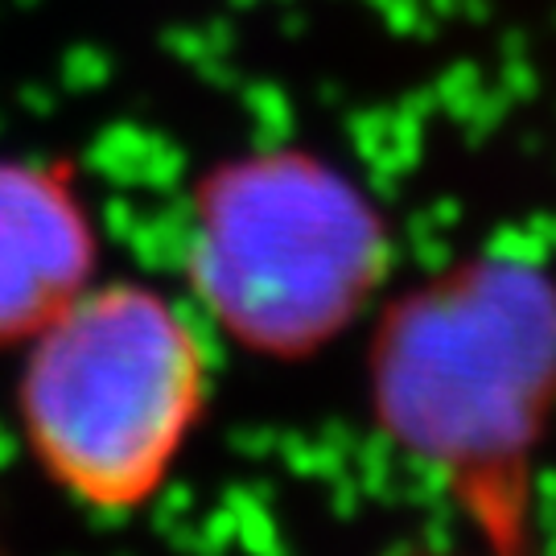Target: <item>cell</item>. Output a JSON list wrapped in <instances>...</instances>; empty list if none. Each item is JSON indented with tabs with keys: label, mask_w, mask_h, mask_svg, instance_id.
Listing matches in <instances>:
<instances>
[{
	"label": "cell",
	"mask_w": 556,
	"mask_h": 556,
	"mask_svg": "<svg viewBox=\"0 0 556 556\" xmlns=\"http://www.w3.org/2000/svg\"><path fill=\"white\" fill-rule=\"evenodd\" d=\"M383 268V219L321 161L256 157L206 199L202 293L223 326L256 351H318L363 309Z\"/></svg>",
	"instance_id": "obj_3"
},
{
	"label": "cell",
	"mask_w": 556,
	"mask_h": 556,
	"mask_svg": "<svg viewBox=\"0 0 556 556\" xmlns=\"http://www.w3.org/2000/svg\"><path fill=\"white\" fill-rule=\"evenodd\" d=\"M29 342L21 420L46 475L96 511L140 507L206 408L199 330L153 289L87 285Z\"/></svg>",
	"instance_id": "obj_2"
},
{
	"label": "cell",
	"mask_w": 556,
	"mask_h": 556,
	"mask_svg": "<svg viewBox=\"0 0 556 556\" xmlns=\"http://www.w3.org/2000/svg\"><path fill=\"white\" fill-rule=\"evenodd\" d=\"M371 404L491 553L532 556L536 450L556 413V280L503 252L425 280L379 326Z\"/></svg>",
	"instance_id": "obj_1"
},
{
	"label": "cell",
	"mask_w": 556,
	"mask_h": 556,
	"mask_svg": "<svg viewBox=\"0 0 556 556\" xmlns=\"http://www.w3.org/2000/svg\"><path fill=\"white\" fill-rule=\"evenodd\" d=\"M96 243L71 186L0 161V342L34 338L91 285Z\"/></svg>",
	"instance_id": "obj_4"
}]
</instances>
